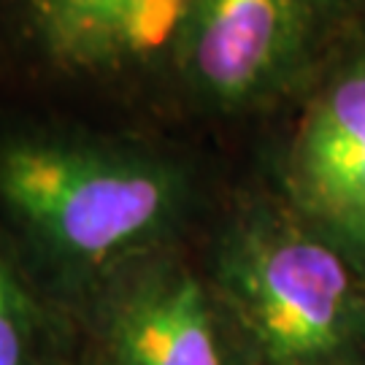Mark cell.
I'll return each instance as SVG.
<instances>
[{"mask_svg": "<svg viewBox=\"0 0 365 365\" xmlns=\"http://www.w3.org/2000/svg\"><path fill=\"white\" fill-rule=\"evenodd\" d=\"M179 173L165 163L57 135L0 146V203L46 260L106 271L144 252L176 220Z\"/></svg>", "mask_w": 365, "mask_h": 365, "instance_id": "6da1fadb", "label": "cell"}, {"mask_svg": "<svg viewBox=\"0 0 365 365\" xmlns=\"http://www.w3.org/2000/svg\"><path fill=\"white\" fill-rule=\"evenodd\" d=\"M220 289L271 365H325L365 336V300L344 257L271 217L225 238Z\"/></svg>", "mask_w": 365, "mask_h": 365, "instance_id": "7a4b0ae2", "label": "cell"}, {"mask_svg": "<svg viewBox=\"0 0 365 365\" xmlns=\"http://www.w3.org/2000/svg\"><path fill=\"white\" fill-rule=\"evenodd\" d=\"M336 9L339 0H187L170 54L206 103L249 108L295 81Z\"/></svg>", "mask_w": 365, "mask_h": 365, "instance_id": "3957f363", "label": "cell"}, {"mask_svg": "<svg viewBox=\"0 0 365 365\" xmlns=\"http://www.w3.org/2000/svg\"><path fill=\"white\" fill-rule=\"evenodd\" d=\"M287 187L327 238L365 260V46L300 119Z\"/></svg>", "mask_w": 365, "mask_h": 365, "instance_id": "277c9868", "label": "cell"}, {"mask_svg": "<svg viewBox=\"0 0 365 365\" xmlns=\"http://www.w3.org/2000/svg\"><path fill=\"white\" fill-rule=\"evenodd\" d=\"M98 327L103 365H225L209 295L176 260L114 268Z\"/></svg>", "mask_w": 365, "mask_h": 365, "instance_id": "5b68a950", "label": "cell"}, {"mask_svg": "<svg viewBox=\"0 0 365 365\" xmlns=\"http://www.w3.org/2000/svg\"><path fill=\"white\" fill-rule=\"evenodd\" d=\"M187 0H22L41 49L71 71H117L173 49Z\"/></svg>", "mask_w": 365, "mask_h": 365, "instance_id": "8992f818", "label": "cell"}, {"mask_svg": "<svg viewBox=\"0 0 365 365\" xmlns=\"http://www.w3.org/2000/svg\"><path fill=\"white\" fill-rule=\"evenodd\" d=\"M0 365H43L36 303L0 241Z\"/></svg>", "mask_w": 365, "mask_h": 365, "instance_id": "52a82bcc", "label": "cell"}]
</instances>
